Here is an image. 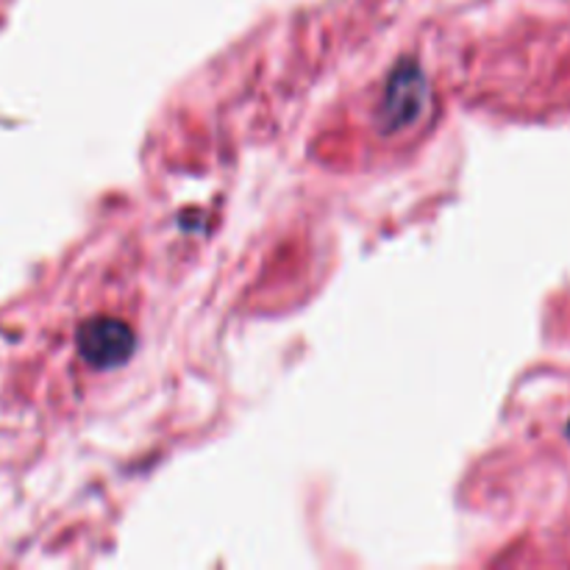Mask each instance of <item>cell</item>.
Wrapping results in <instances>:
<instances>
[{
    "mask_svg": "<svg viewBox=\"0 0 570 570\" xmlns=\"http://www.w3.org/2000/svg\"><path fill=\"white\" fill-rule=\"evenodd\" d=\"M76 343L83 362L109 371V367L122 365L131 356L137 337H134L131 326L117 321V317H92L78 328Z\"/></svg>",
    "mask_w": 570,
    "mask_h": 570,
    "instance_id": "1",
    "label": "cell"
},
{
    "mask_svg": "<svg viewBox=\"0 0 570 570\" xmlns=\"http://www.w3.org/2000/svg\"><path fill=\"white\" fill-rule=\"evenodd\" d=\"M423 100H426V81H423L421 70L415 65H401L384 92V128L410 126L421 115Z\"/></svg>",
    "mask_w": 570,
    "mask_h": 570,
    "instance_id": "2",
    "label": "cell"
}]
</instances>
